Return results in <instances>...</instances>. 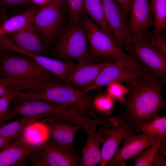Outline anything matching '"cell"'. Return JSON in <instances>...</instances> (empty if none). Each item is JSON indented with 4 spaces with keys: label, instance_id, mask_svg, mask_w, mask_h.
Listing matches in <instances>:
<instances>
[{
    "label": "cell",
    "instance_id": "obj_14",
    "mask_svg": "<svg viewBox=\"0 0 166 166\" xmlns=\"http://www.w3.org/2000/svg\"><path fill=\"white\" fill-rule=\"evenodd\" d=\"M149 0H132L129 11L127 26L131 37L142 36L154 26L151 15Z\"/></svg>",
    "mask_w": 166,
    "mask_h": 166
},
{
    "label": "cell",
    "instance_id": "obj_28",
    "mask_svg": "<svg viewBox=\"0 0 166 166\" xmlns=\"http://www.w3.org/2000/svg\"><path fill=\"white\" fill-rule=\"evenodd\" d=\"M115 100L106 93L96 94L93 104L95 108L100 117L109 122L112 117L111 114L114 107Z\"/></svg>",
    "mask_w": 166,
    "mask_h": 166
},
{
    "label": "cell",
    "instance_id": "obj_3",
    "mask_svg": "<svg viewBox=\"0 0 166 166\" xmlns=\"http://www.w3.org/2000/svg\"><path fill=\"white\" fill-rule=\"evenodd\" d=\"M82 21L89 50L93 56L110 58L126 68H144L134 56L120 49L116 42L91 19L83 16Z\"/></svg>",
    "mask_w": 166,
    "mask_h": 166
},
{
    "label": "cell",
    "instance_id": "obj_16",
    "mask_svg": "<svg viewBox=\"0 0 166 166\" xmlns=\"http://www.w3.org/2000/svg\"><path fill=\"white\" fill-rule=\"evenodd\" d=\"M152 139L143 133L131 134L124 140L121 147L117 151L107 166H125L128 160L136 157L144 149L150 147Z\"/></svg>",
    "mask_w": 166,
    "mask_h": 166
},
{
    "label": "cell",
    "instance_id": "obj_38",
    "mask_svg": "<svg viewBox=\"0 0 166 166\" xmlns=\"http://www.w3.org/2000/svg\"><path fill=\"white\" fill-rule=\"evenodd\" d=\"M166 166V160L165 157L159 154L157 159L154 166Z\"/></svg>",
    "mask_w": 166,
    "mask_h": 166
},
{
    "label": "cell",
    "instance_id": "obj_32",
    "mask_svg": "<svg viewBox=\"0 0 166 166\" xmlns=\"http://www.w3.org/2000/svg\"><path fill=\"white\" fill-rule=\"evenodd\" d=\"M13 98V97L10 96L0 97V120L4 123L9 103Z\"/></svg>",
    "mask_w": 166,
    "mask_h": 166
},
{
    "label": "cell",
    "instance_id": "obj_8",
    "mask_svg": "<svg viewBox=\"0 0 166 166\" xmlns=\"http://www.w3.org/2000/svg\"><path fill=\"white\" fill-rule=\"evenodd\" d=\"M151 74L146 69L126 68L114 61L104 67L93 83L83 91L89 92L113 82L129 83Z\"/></svg>",
    "mask_w": 166,
    "mask_h": 166
},
{
    "label": "cell",
    "instance_id": "obj_7",
    "mask_svg": "<svg viewBox=\"0 0 166 166\" xmlns=\"http://www.w3.org/2000/svg\"><path fill=\"white\" fill-rule=\"evenodd\" d=\"M0 72L6 78L53 77L52 73L34 61L10 55L1 59Z\"/></svg>",
    "mask_w": 166,
    "mask_h": 166
},
{
    "label": "cell",
    "instance_id": "obj_35",
    "mask_svg": "<svg viewBox=\"0 0 166 166\" xmlns=\"http://www.w3.org/2000/svg\"><path fill=\"white\" fill-rule=\"evenodd\" d=\"M16 91L10 87L0 83V97L3 96H13V98Z\"/></svg>",
    "mask_w": 166,
    "mask_h": 166
},
{
    "label": "cell",
    "instance_id": "obj_4",
    "mask_svg": "<svg viewBox=\"0 0 166 166\" xmlns=\"http://www.w3.org/2000/svg\"><path fill=\"white\" fill-rule=\"evenodd\" d=\"M56 50L58 56L63 59L93 62L95 57L89 50L82 18L71 20L60 39Z\"/></svg>",
    "mask_w": 166,
    "mask_h": 166
},
{
    "label": "cell",
    "instance_id": "obj_25",
    "mask_svg": "<svg viewBox=\"0 0 166 166\" xmlns=\"http://www.w3.org/2000/svg\"><path fill=\"white\" fill-rule=\"evenodd\" d=\"M165 137L156 136L152 138L151 147L144 149L133 159L134 166H154L160 154V148L163 144L161 140Z\"/></svg>",
    "mask_w": 166,
    "mask_h": 166
},
{
    "label": "cell",
    "instance_id": "obj_40",
    "mask_svg": "<svg viewBox=\"0 0 166 166\" xmlns=\"http://www.w3.org/2000/svg\"><path fill=\"white\" fill-rule=\"evenodd\" d=\"M6 13V10L2 8L0 6V13Z\"/></svg>",
    "mask_w": 166,
    "mask_h": 166
},
{
    "label": "cell",
    "instance_id": "obj_2",
    "mask_svg": "<svg viewBox=\"0 0 166 166\" xmlns=\"http://www.w3.org/2000/svg\"><path fill=\"white\" fill-rule=\"evenodd\" d=\"M95 95L58 82L38 93L23 92L21 97L24 100H40L76 106L93 119L102 120L94 107L93 101Z\"/></svg>",
    "mask_w": 166,
    "mask_h": 166
},
{
    "label": "cell",
    "instance_id": "obj_20",
    "mask_svg": "<svg viewBox=\"0 0 166 166\" xmlns=\"http://www.w3.org/2000/svg\"><path fill=\"white\" fill-rule=\"evenodd\" d=\"M62 104L40 100L24 101L19 104L8 108L5 121L19 115L29 117L50 113Z\"/></svg>",
    "mask_w": 166,
    "mask_h": 166
},
{
    "label": "cell",
    "instance_id": "obj_13",
    "mask_svg": "<svg viewBox=\"0 0 166 166\" xmlns=\"http://www.w3.org/2000/svg\"><path fill=\"white\" fill-rule=\"evenodd\" d=\"M105 19L112 30L115 40L123 50L131 37L122 13L116 0H101Z\"/></svg>",
    "mask_w": 166,
    "mask_h": 166
},
{
    "label": "cell",
    "instance_id": "obj_11",
    "mask_svg": "<svg viewBox=\"0 0 166 166\" xmlns=\"http://www.w3.org/2000/svg\"><path fill=\"white\" fill-rule=\"evenodd\" d=\"M63 7L51 3L41 7L34 16L32 24L47 42L52 40L62 23Z\"/></svg>",
    "mask_w": 166,
    "mask_h": 166
},
{
    "label": "cell",
    "instance_id": "obj_21",
    "mask_svg": "<svg viewBox=\"0 0 166 166\" xmlns=\"http://www.w3.org/2000/svg\"><path fill=\"white\" fill-rule=\"evenodd\" d=\"M52 77L3 78V84L13 90L28 93L40 92L48 86L58 82Z\"/></svg>",
    "mask_w": 166,
    "mask_h": 166
},
{
    "label": "cell",
    "instance_id": "obj_26",
    "mask_svg": "<svg viewBox=\"0 0 166 166\" xmlns=\"http://www.w3.org/2000/svg\"><path fill=\"white\" fill-rule=\"evenodd\" d=\"M149 6L154 21L152 33L157 35L166 29V0H151Z\"/></svg>",
    "mask_w": 166,
    "mask_h": 166
},
{
    "label": "cell",
    "instance_id": "obj_27",
    "mask_svg": "<svg viewBox=\"0 0 166 166\" xmlns=\"http://www.w3.org/2000/svg\"><path fill=\"white\" fill-rule=\"evenodd\" d=\"M140 129L151 139L156 136L166 137V116L143 122Z\"/></svg>",
    "mask_w": 166,
    "mask_h": 166
},
{
    "label": "cell",
    "instance_id": "obj_12",
    "mask_svg": "<svg viewBox=\"0 0 166 166\" xmlns=\"http://www.w3.org/2000/svg\"><path fill=\"white\" fill-rule=\"evenodd\" d=\"M114 61L96 63L79 61L67 74L66 80L73 88L84 91L93 83L104 67Z\"/></svg>",
    "mask_w": 166,
    "mask_h": 166
},
{
    "label": "cell",
    "instance_id": "obj_22",
    "mask_svg": "<svg viewBox=\"0 0 166 166\" xmlns=\"http://www.w3.org/2000/svg\"><path fill=\"white\" fill-rule=\"evenodd\" d=\"M38 10L31 6L20 14L0 22V35H8L32 23Z\"/></svg>",
    "mask_w": 166,
    "mask_h": 166
},
{
    "label": "cell",
    "instance_id": "obj_6",
    "mask_svg": "<svg viewBox=\"0 0 166 166\" xmlns=\"http://www.w3.org/2000/svg\"><path fill=\"white\" fill-rule=\"evenodd\" d=\"M103 127L100 164L101 166H107L124 139L129 135L136 134L140 131L136 125L120 118L113 126Z\"/></svg>",
    "mask_w": 166,
    "mask_h": 166
},
{
    "label": "cell",
    "instance_id": "obj_37",
    "mask_svg": "<svg viewBox=\"0 0 166 166\" xmlns=\"http://www.w3.org/2000/svg\"><path fill=\"white\" fill-rule=\"evenodd\" d=\"M30 2L41 7L54 3V0H30Z\"/></svg>",
    "mask_w": 166,
    "mask_h": 166
},
{
    "label": "cell",
    "instance_id": "obj_41",
    "mask_svg": "<svg viewBox=\"0 0 166 166\" xmlns=\"http://www.w3.org/2000/svg\"><path fill=\"white\" fill-rule=\"evenodd\" d=\"M4 124L0 120V126Z\"/></svg>",
    "mask_w": 166,
    "mask_h": 166
},
{
    "label": "cell",
    "instance_id": "obj_15",
    "mask_svg": "<svg viewBox=\"0 0 166 166\" xmlns=\"http://www.w3.org/2000/svg\"><path fill=\"white\" fill-rule=\"evenodd\" d=\"M44 121H56L68 122L73 125L82 126L96 124L104 127L111 126L113 124L105 120H95L78 108L70 105L62 104L47 114Z\"/></svg>",
    "mask_w": 166,
    "mask_h": 166
},
{
    "label": "cell",
    "instance_id": "obj_34",
    "mask_svg": "<svg viewBox=\"0 0 166 166\" xmlns=\"http://www.w3.org/2000/svg\"><path fill=\"white\" fill-rule=\"evenodd\" d=\"M29 2L30 0H0V6L3 8V7L19 6Z\"/></svg>",
    "mask_w": 166,
    "mask_h": 166
},
{
    "label": "cell",
    "instance_id": "obj_23",
    "mask_svg": "<svg viewBox=\"0 0 166 166\" xmlns=\"http://www.w3.org/2000/svg\"><path fill=\"white\" fill-rule=\"evenodd\" d=\"M84 10L99 28L115 41L113 33L105 19L101 0H84Z\"/></svg>",
    "mask_w": 166,
    "mask_h": 166
},
{
    "label": "cell",
    "instance_id": "obj_17",
    "mask_svg": "<svg viewBox=\"0 0 166 166\" xmlns=\"http://www.w3.org/2000/svg\"><path fill=\"white\" fill-rule=\"evenodd\" d=\"M47 132V139L71 151H76L73 144L77 132L82 126L59 121H42Z\"/></svg>",
    "mask_w": 166,
    "mask_h": 166
},
{
    "label": "cell",
    "instance_id": "obj_39",
    "mask_svg": "<svg viewBox=\"0 0 166 166\" xmlns=\"http://www.w3.org/2000/svg\"><path fill=\"white\" fill-rule=\"evenodd\" d=\"M54 3L63 6L65 4V0H54Z\"/></svg>",
    "mask_w": 166,
    "mask_h": 166
},
{
    "label": "cell",
    "instance_id": "obj_18",
    "mask_svg": "<svg viewBox=\"0 0 166 166\" xmlns=\"http://www.w3.org/2000/svg\"><path fill=\"white\" fill-rule=\"evenodd\" d=\"M97 125L92 124L83 128L87 137L82 148L79 166H94L100 162L103 127L97 130Z\"/></svg>",
    "mask_w": 166,
    "mask_h": 166
},
{
    "label": "cell",
    "instance_id": "obj_24",
    "mask_svg": "<svg viewBox=\"0 0 166 166\" xmlns=\"http://www.w3.org/2000/svg\"><path fill=\"white\" fill-rule=\"evenodd\" d=\"M45 115L22 117L0 126V136L9 137L15 135L25 130L31 126L39 122Z\"/></svg>",
    "mask_w": 166,
    "mask_h": 166
},
{
    "label": "cell",
    "instance_id": "obj_29",
    "mask_svg": "<svg viewBox=\"0 0 166 166\" xmlns=\"http://www.w3.org/2000/svg\"><path fill=\"white\" fill-rule=\"evenodd\" d=\"M106 86V93L115 101H119L122 105L125 100V95L128 91V88L118 82H112Z\"/></svg>",
    "mask_w": 166,
    "mask_h": 166
},
{
    "label": "cell",
    "instance_id": "obj_19",
    "mask_svg": "<svg viewBox=\"0 0 166 166\" xmlns=\"http://www.w3.org/2000/svg\"><path fill=\"white\" fill-rule=\"evenodd\" d=\"M38 32L32 23L6 35L10 41L18 47L39 55L44 51L45 47Z\"/></svg>",
    "mask_w": 166,
    "mask_h": 166
},
{
    "label": "cell",
    "instance_id": "obj_30",
    "mask_svg": "<svg viewBox=\"0 0 166 166\" xmlns=\"http://www.w3.org/2000/svg\"><path fill=\"white\" fill-rule=\"evenodd\" d=\"M71 20L82 18L84 10V0H65Z\"/></svg>",
    "mask_w": 166,
    "mask_h": 166
},
{
    "label": "cell",
    "instance_id": "obj_36",
    "mask_svg": "<svg viewBox=\"0 0 166 166\" xmlns=\"http://www.w3.org/2000/svg\"><path fill=\"white\" fill-rule=\"evenodd\" d=\"M25 131V130H24L18 134L11 136L4 137L0 136V148L13 140H15L18 137L23 133Z\"/></svg>",
    "mask_w": 166,
    "mask_h": 166
},
{
    "label": "cell",
    "instance_id": "obj_33",
    "mask_svg": "<svg viewBox=\"0 0 166 166\" xmlns=\"http://www.w3.org/2000/svg\"><path fill=\"white\" fill-rule=\"evenodd\" d=\"M122 13L127 24L129 19L130 7L132 0H116Z\"/></svg>",
    "mask_w": 166,
    "mask_h": 166
},
{
    "label": "cell",
    "instance_id": "obj_9",
    "mask_svg": "<svg viewBox=\"0 0 166 166\" xmlns=\"http://www.w3.org/2000/svg\"><path fill=\"white\" fill-rule=\"evenodd\" d=\"M42 142L31 138L25 131L14 142L0 148V166L18 165L26 157L36 154Z\"/></svg>",
    "mask_w": 166,
    "mask_h": 166
},
{
    "label": "cell",
    "instance_id": "obj_5",
    "mask_svg": "<svg viewBox=\"0 0 166 166\" xmlns=\"http://www.w3.org/2000/svg\"><path fill=\"white\" fill-rule=\"evenodd\" d=\"M123 50L134 56L152 74L166 80V56L141 36L131 37Z\"/></svg>",
    "mask_w": 166,
    "mask_h": 166
},
{
    "label": "cell",
    "instance_id": "obj_31",
    "mask_svg": "<svg viewBox=\"0 0 166 166\" xmlns=\"http://www.w3.org/2000/svg\"><path fill=\"white\" fill-rule=\"evenodd\" d=\"M166 54V38L160 33L154 35L149 31L141 36Z\"/></svg>",
    "mask_w": 166,
    "mask_h": 166
},
{
    "label": "cell",
    "instance_id": "obj_1",
    "mask_svg": "<svg viewBox=\"0 0 166 166\" xmlns=\"http://www.w3.org/2000/svg\"><path fill=\"white\" fill-rule=\"evenodd\" d=\"M166 81L151 74L126 83L128 91L122 104L126 110L119 118L140 129L143 122L158 117L160 111L166 108L161 93Z\"/></svg>",
    "mask_w": 166,
    "mask_h": 166
},
{
    "label": "cell",
    "instance_id": "obj_10",
    "mask_svg": "<svg viewBox=\"0 0 166 166\" xmlns=\"http://www.w3.org/2000/svg\"><path fill=\"white\" fill-rule=\"evenodd\" d=\"M35 155L39 166H77L81 153L68 150L46 139L42 143Z\"/></svg>",
    "mask_w": 166,
    "mask_h": 166
}]
</instances>
